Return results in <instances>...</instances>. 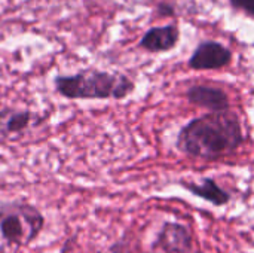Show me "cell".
<instances>
[{
	"instance_id": "cell-12",
	"label": "cell",
	"mask_w": 254,
	"mask_h": 253,
	"mask_svg": "<svg viewBox=\"0 0 254 253\" xmlns=\"http://www.w3.org/2000/svg\"><path fill=\"white\" fill-rule=\"evenodd\" d=\"M46 1H52V0H46Z\"/></svg>"
},
{
	"instance_id": "cell-8",
	"label": "cell",
	"mask_w": 254,
	"mask_h": 253,
	"mask_svg": "<svg viewBox=\"0 0 254 253\" xmlns=\"http://www.w3.org/2000/svg\"><path fill=\"white\" fill-rule=\"evenodd\" d=\"M186 97L192 104L202 109H208L211 112H226L231 106L228 94L219 86L192 85L186 91Z\"/></svg>"
},
{
	"instance_id": "cell-2",
	"label": "cell",
	"mask_w": 254,
	"mask_h": 253,
	"mask_svg": "<svg viewBox=\"0 0 254 253\" xmlns=\"http://www.w3.org/2000/svg\"><path fill=\"white\" fill-rule=\"evenodd\" d=\"M55 91L68 100H124L135 84L127 75L86 69L74 75H58L54 78Z\"/></svg>"
},
{
	"instance_id": "cell-1",
	"label": "cell",
	"mask_w": 254,
	"mask_h": 253,
	"mask_svg": "<svg viewBox=\"0 0 254 253\" xmlns=\"http://www.w3.org/2000/svg\"><path fill=\"white\" fill-rule=\"evenodd\" d=\"M244 142L238 116L229 110L211 112L189 121L177 136V148L195 158L217 160L234 154Z\"/></svg>"
},
{
	"instance_id": "cell-10",
	"label": "cell",
	"mask_w": 254,
	"mask_h": 253,
	"mask_svg": "<svg viewBox=\"0 0 254 253\" xmlns=\"http://www.w3.org/2000/svg\"><path fill=\"white\" fill-rule=\"evenodd\" d=\"M229 4L234 9L241 10L246 15L254 18V0H229Z\"/></svg>"
},
{
	"instance_id": "cell-4",
	"label": "cell",
	"mask_w": 254,
	"mask_h": 253,
	"mask_svg": "<svg viewBox=\"0 0 254 253\" xmlns=\"http://www.w3.org/2000/svg\"><path fill=\"white\" fill-rule=\"evenodd\" d=\"M232 63V51L217 40H202L188 60L192 70H220Z\"/></svg>"
},
{
	"instance_id": "cell-9",
	"label": "cell",
	"mask_w": 254,
	"mask_h": 253,
	"mask_svg": "<svg viewBox=\"0 0 254 253\" xmlns=\"http://www.w3.org/2000/svg\"><path fill=\"white\" fill-rule=\"evenodd\" d=\"M183 188H186L190 194L210 201L213 206H225L226 203H229L231 195L229 192H226L223 188H220L214 179L208 177L204 179V182L201 185L198 183H188V182H182Z\"/></svg>"
},
{
	"instance_id": "cell-7",
	"label": "cell",
	"mask_w": 254,
	"mask_h": 253,
	"mask_svg": "<svg viewBox=\"0 0 254 253\" xmlns=\"http://www.w3.org/2000/svg\"><path fill=\"white\" fill-rule=\"evenodd\" d=\"M156 245L165 253H188L192 249L193 239L192 233L185 225L167 222L159 231Z\"/></svg>"
},
{
	"instance_id": "cell-5",
	"label": "cell",
	"mask_w": 254,
	"mask_h": 253,
	"mask_svg": "<svg viewBox=\"0 0 254 253\" xmlns=\"http://www.w3.org/2000/svg\"><path fill=\"white\" fill-rule=\"evenodd\" d=\"M180 40V28L177 24H165V25H155L144 31L138 42V48L150 52V54H161L168 52L177 46Z\"/></svg>"
},
{
	"instance_id": "cell-6",
	"label": "cell",
	"mask_w": 254,
	"mask_h": 253,
	"mask_svg": "<svg viewBox=\"0 0 254 253\" xmlns=\"http://www.w3.org/2000/svg\"><path fill=\"white\" fill-rule=\"evenodd\" d=\"M36 122H40V118L30 110L0 109V142L21 137Z\"/></svg>"
},
{
	"instance_id": "cell-3",
	"label": "cell",
	"mask_w": 254,
	"mask_h": 253,
	"mask_svg": "<svg viewBox=\"0 0 254 253\" xmlns=\"http://www.w3.org/2000/svg\"><path fill=\"white\" fill-rule=\"evenodd\" d=\"M42 212L24 200H0V253L31 245L43 231Z\"/></svg>"
},
{
	"instance_id": "cell-11",
	"label": "cell",
	"mask_w": 254,
	"mask_h": 253,
	"mask_svg": "<svg viewBox=\"0 0 254 253\" xmlns=\"http://www.w3.org/2000/svg\"><path fill=\"white\" fill-rule=\"evenodd\" d=\"M156 12L161 18H174L176 16V6L167 1H161L156 6Z\"/></svg>"
}]
</instances>
